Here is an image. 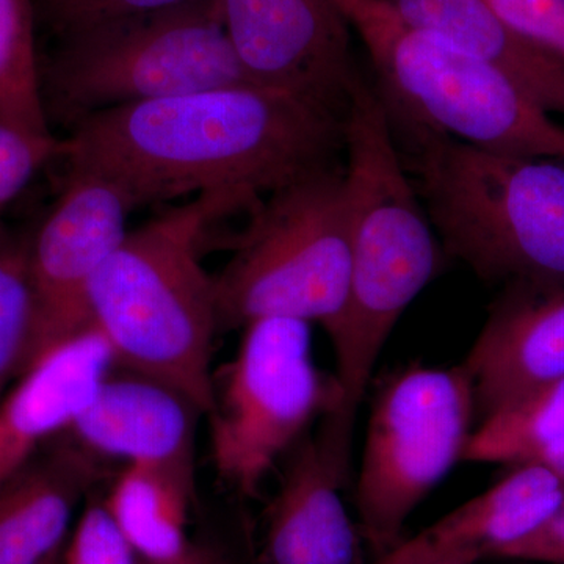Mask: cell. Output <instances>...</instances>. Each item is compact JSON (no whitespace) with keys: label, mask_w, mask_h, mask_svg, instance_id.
<instances>
[{"label":"cell","mask_w":564,"mask_h":564,"mask_svg":"<svg viewBox=\"0 0 564 564\" xmlns=\"http://www.w3.org/2000/svg\"><path fill=\"white\" fill-rule=\"evenodd\" d=\"M345 115L280 88H210L91 115L65 159L117 182L137 207L206 192L265 199L344 169Z\"/></svg>","instance_id":"6da1fadb"},{"label":"cell","mask_w":564,"mask_h":564,"mask_svg":"<svg viewBox=\"0 0 564 564\" xmlns=\"http://www.w3.org/2000/svg\"><path fill=\"white\" fill-rule=\"evenodd\" d=\"M352 225L350 285L328 326L340 406L358 413L386 343L443 269V245L404 169L383 98L359 82L344 121Z\"/></svg>","instance_id":"7a4b0ae2"},{"label":"cell","mask_w":564,"mask_h":564,"mask_svg":"<svg viewBox=\"0 0 564 564\" xmlns=\"http://www.w3.org/2000/svg\"><path fill=\"white\" fill-rule=\"evenodd\" d=\"M263 199L199 193L135 231L102 263L90 288L93 326L117 367L181 392L202 414L214 399L212 347L218 332L215 278L202 262L209 225Z\"/></svg>","instance_id":"3957f363"},{"label":"cell","mask_w":564,"mask_h":564,"mask_svg":"<svg viewBox=\"0 0 564 564\" xmlns=\"http://www.w3.org/2000/svg\"><path fill=\"white\" fill-rule=\"evenodd\" d=\"M445 256L481 281L564 288V161L481 150L389 113Z\"/></svg>","instance_id":"277c9868"},{"label":"cell","mask_w":564,"mask_h":564,"mask_svg":"<svg viewBox=\"0 0 564 564\" xmlns=\"http://www.w3.org/2000/svg\"><path fill=\"white\" fill-rule=\"evenodd\" d=\"M369 52L386 109L481 150L564 161V128L486 63L388 0H333Z\"/></svg>","instance_id":"5b68a950"},{"label":"cell","mask_w":564,"mask_h":564,"mask_svg":"<svg viewBox=\"0 0 564 564\" xmlns=\"http://www.w3.org/2000/svg\"><path fill=\"white\" fill-rule=\"evenodd\" d=\"M242 84L251 82L214 0L70 33L41 66L47 118L70 128L101 111Z\"/></svg>","instance_id":"8992f818"},{"label":"cell","mask_w":564,"mask_h":564,"mask_svg":"<svg viewBox=\"0 0 564 564\" xmlns=\"http://www.w3.org/2000/svg\"><path fill=\"white\" fill-rule=\"evenodd\" d=\"M215 278L218 332L263 317L328 326L350 285L352 225L344 169L267 196Z\"/></svg>","instance_id":"52a82bcc"},{"label":"cell","mask_w":564,"mask_h":564,"mask_svg":"<svg viewBox=\"0 0 564 564\" xmlns=\"http://www.w3.org/2000/svg\"><path fill=\"white\" fill-rule=\"evenodd\" d=\"M339 403L334 375L314 361L311 323L263 317L243 328L239 350L214 377L207 417L215 469L245 499Z\"/></svg>","instance_id":"ba28073f"},{"label":"cell","mask_w":564,"mask_h":564,"mask_svg":"<svg viewBox=\"0 0 564 564\" xmlns=\"http://www.w3.org/2000/svg\"><path fill=\"white\" fill-rule=\"evenodd\" d=\"M474 384L463 364H411L375 393L356 508L359 532L378 552L400 543L408 518L463 462L474 433Z\"/></svg>","instance_id":"9c48e42d"},{"label":"cell","mask_w":564,"mask_h":564,"mask_svg":"<svg viewBox=\"0 0 564 564\" xmlns=\"http://www.w3.org/2000/svg\"><path fill=\"white\" fill-rule=\"evenodd\" d=\"M135 207L117 182L69 169L65 191L28 243L33 314L21 373L55 345L91 328V282L128 236Z\"/></svg>","instance_id":"30bf717a"},{"label":"cell","mask_w":564,"mask_h":564,"mask_svg":"<svg viewBox=\"0 0 564 564\" xmlns=\"http://www.w3.org/2000/svg\"><path fill=\"white\" fill-rule=\"evenodd\" d=\"M251 84L296 93L347 113L364 79L351 28L333 0H214Z\"/></svg>","instance_id":"8fae6325"},{"label":"cell","mask_w":564,"mask_h":564,"mask_svg":"<svg viewBox=\"0 0 564 564\" xmlns=\"http://www.w3.org/2000/svg\"><path fill=\"white\" fill-rule=\"evenodd\" d=\"M463 366L478 423L564 378V288H503Z\"/></svg>","instance_id":"7c38bea8"},{"label":"cell","mask_w":564,"mask_h":564,"mask_svg":"<svg viewBox=\"0 0 564 564\" xmlns=\"http://www.w3.org/2000/svg\"><path fill=\"white\" fill-rule=\"evenodd\" d=\"M113 351L95 326L55 345L0 402V484L68 432L111 372Z\"/></svg>","instance_id":"4fadbf2b"},{"label":"cell","mask_w":564,"mask_h":564,"mask_svg":"<svg viewBox=\"0 0 564 564\" xmlns=\"http://www.w3.org/2000/svg\"><path fill=\"white\" fill-rule=\"evenodd\" d=\"M198 414L202 411L170 386L113 370L65 433L104 459L195 470Z\"/></svg>","instance_id":"5bb4252c"},{"label":"cell","mask_w":564,"mask_h":564,"mask_svg":"<svg viewBox=\"0 0 564 564\" xmlns=\"http://www.w3.org/2000/svg\"><path fill=\"white\" fill-rule=\"evenodd\" d=\"M106 462L63 433L0 484V564H44L61 552Z\"/></svg>","instance_id":"9a60e30c"},{"label":"cell","mask_w":564,"mask_h":564,"mask_svg":"<svg viewBox=\"0 0 564 564\" xmlns=\"http://www.w3.org/2000/svg\"><path fill=\"white\" fill-rule=\"evenodd\" d=\"M280 491L267 514L263 564H356L361 532L340 491L344 481L306 433L285 456Z\"/></svg>","instance_id":"2e32d148"},{"label":"cell","mask_w":564,"mask_h":564,"mask_svg":"<svg viewBox=\"0 0 564 564\" xmlns=\"http://www.w3.org/2000/svg\"><path fill=\"white\" fill-rule=\"evenodd\" d=\"M388 2L408 21L491 66L549 115L564 117L563 63L510 28L485 0Z\"/></svg>","instance_id":"e0dca14e"},{"label":"cell","mask_w":564,"mask_h":564,"mask_svg":"<svg viewBox=\"0 0 564 564\" xmlns=\"http://www.w3.org/2000/svg\"><path fill=\"white\" fill-rule=\"evenodd\" d=\"M564 500V478L543 463L514 466L488 491L459 505L430 530L445 543L496 558L543 524Z\"/></svg>","instance_id":"ac0fdd59"},{"label":"cell","mask_w":564,"mask_h":564,"mask_svg":"<svg viewBox=\"0 0 564 564\" xmlns=\"http://www.w3.org/2000/svg\"><path fill=\"white\" fill-rule=\"evenodd\" d=\"M195 470L126 464L102 500L141 562H163L191 547Z\"/></svg>","instance_id":"d6986e66"},{"label":"cell","mask_w":564,"mask_h":564,"mask_svg":"<svg viewBox=\"0 0 564 564\" xmlns=\"http://www.w3.org/2000/svg\"><path fill=\"white\" fill-rule=\"evenodd\" d=\"M560 440H564V378L527 392L478 423L463 462L518 466Z\"/></svg>","instance_id":"ffe728a7"},{"label":"cell","mask_w":564,"mask_h":564,"mask_svg":"<svg viewBox=\"0 0 564 564\" xmlns=\"http://www.w3.org/2000/svg\"><path fill=\"white\" fill-rule=\"evenodd\" d=\"M0 122L52 137L41 88L32 0H0Z\"/></svg>","instance_id":"44dd1931"},{"label":"cell","mask_w":564,"mask_h":564,"mask_svg":"<svg viewBox=\"0 0 564 564\" xmlns=\"http://www.w3.org/2000/svg\"><path fill=\"white\" fill-rule=\"evenodd\" d=\"M28 243L0 226V402L11 378L20 377L32 332Z\"/></svg>","instance_id":"7402d4cb"},{"label":"cell","mask_w":564,"mask_h":564,"mask_svg":"<svg viewBox=\"0 0 564 564\" xmlns=\"http://www.w3.org/2000/svg\"><path fill=\"white\" fill-rule=\"evenodd\" d=\"M66 151V139L29 135L0 122V215L44 163Z\"/></svg>","instance_id":"603a6c76"},{"label":"cell","mask_w":564,"mask_h":564,"mask_svg":"<svg viewBox=\"0 0 564 564\" xmlns=\"http://www.w3.org/2000/svg\"><path fill=\"white\" fill-rule=\"evenodd\" d=\"M62 564H141L102 502L85 508L62 552Z\"/></svg>","instance_id":"cb8c5ba5"},{"label":"cell","mask_w":564,"mask_h":564,"mask_svg":"<svg viewBox=\"0 0 564 564\" xmlns=\"http://www.w3.org/2000/svg\"><path fill=\"white\" fill-rule=\"evenodd\" d=\"M191 0H41L44 17L62 36L122 20L154 13Z\"/></svg>","instance_id":"d4e9b609"},{"label":"cell","mask_w":564,"mask_h":564,"mask_svg":"<svg viewBox=\"0 0 564 564\" xmlns=\"http://www.w3.org/2000/svg\"><path fill=\"white\" fill-rule=\"evenodd\" d=\"M510 28L564 65V0H485Z\"/></svg>","instance_id":"484cf974"},{"label":"cell","mask_w":564,"mask_h":564,"mask_svg":"<svg viewBox=\"0 0 564 564\" xmlns=\"http://www.w3.org/2000/svg\"><path fill=\"white\" fill-rule=\"evenodd\" d=\"M496 558L530 564H564V500L543 524L518 543L505 547Z\"/></svg>","instance_id":"4316f807"},{"label":"cell","mask_w":564,"mask_h":564,"mask_svg":"<svg viewBox=\"0 0 564 564\" xmlns=\"http://www.w3.org/2000/svg\"><path fill=\"white\" fill-rule=\"evenodd\" d=\"M480 555L437 538L430 529L400 541L377 564H477Z\"/></svg>","instance_id":"83f0119b"},{"label":"cell","mask_w":564,"mask_h":564,"mask_svg":"<svg viewBox=\"0 0 564 564\" xmlns=\"http://www.w3.org/2000/svg\"><path fill=\"white\" fill-rule=\"evenodd\" d=\"M141 564H232L223 552L209 545L192 543L184 554L163 562H141Z\"/></svg>","instance_id":"f1b7e54d"},{"label":"cell","mask_w":564,"mask_h":564,"mask_svg":"<svg viewBox=\"0 0 564 564\" xmlns=\"http://www.w3.org/2000/svg\"><path fill=\"white\" fill-rule=\"evenodd\" d=\"M534 462L545 464V466L551 467V469H554L556 474L562 475L564 478V440L547 445L544 451L536 455Z\"/></svg>","instance_id":"f546056e"},{"label":"cell","mask_w":564,"mask_h":564,"mask_svg":"<svg viewBox=\"0 0 564 564\" xmlns=\"http://www.w3.org/2000/svg\"><path fill=\"white\" fill-rule=\"evenodd\" d=\"M63 547H65V545H63ZM62 552L63 549L61 552H57V554L52 555L51 558L47 560V562L44 564H62Z\"/></svg>","instance_id":"4dcf8cb0"}]
</instances>
